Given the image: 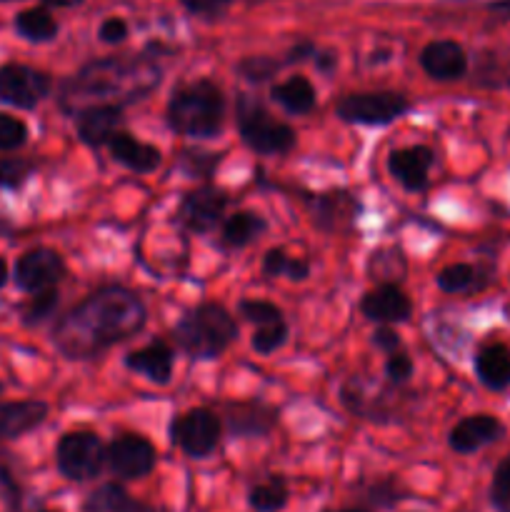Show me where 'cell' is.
Segmentation results:
<instances>
[{"mask_svg": "<svg viewBox=\"0 0 510 512\" xmlns=\"http://www.w3.org/2000/svg\"><path fill=\"white\" fill-rule=\"evenodd\" d=\"M40 512H50V510H40Z\"/></svg>", "mask_w": 510, "mask_h": 512, "instance_id": "54", "label": "cell"}, {"mask_svg": "<svg viewBox=\"0 0 510 512\" xmlns=\"http://www.w3.org/2000/svg\"><path fill=\"white\" fill-rule=\"evenodd\" d=\"M313 58L318 70H323V73H330V70L335 68V63H338V55H335L333 50H315Z\"/></svg>", "mask_w": 510, "mask_h": 512, "instance_id": "46", "label": "cell"}, {"mask_svg": "<svg viewBox=\"0 0 510 512\" xmlns=\"http://www.w3.org/2000/svg\"><path fill=\"white\" fill-rule=\"evenodd\" d=\"M225 425L235 438H263L278 425V410L250 400V403L225 405Z\"/></svg>", "mask_w": 510, "mask_h": 512, "instance_id": "14", "label": "cell"}, {"mask_svg": "<svg viewBox=\"0 0 510 512\" xmlns=\"http://www.w3.org/2000/svg\"><path fill=\"white\" fill-rule=\"evenodd\" d=\"M5 283H8V265H5V260L0 258V288H3Z\"/></svg>", "mask_w": 510, "mask_h": 512, "instance_id": "50", "label": "cell"}, {"mask_svg": "<svg viewBox=\"0 0 510 512\" xmlns=\"http://www.w3.org/2000/svg\"><path fill=\"white\" fill-rule=\"evenodd\" d=\"M410 110L405 95L393 93V90H375V93H353L345 95L335 105V115L345 123L368 125V128H383V125L395 123L400 115Z\"/></svg>", "mask_w": 510, "mask_h": 512, "instance_id": "7", "label": "cell"}, {"mask_svg": "<svg viewBox=\"0 0 510 512\" xmlns=\"http://www.w3.org/2000/svg\"><path fill=\"white\" fill-rule=\"evenodd\" d=\"M368 273L378 285H400L408 275V260L400 248H380L370 255Z\"/></svg>", "mask_w": 510, "mask_h": 512, "instance_id": "27", "label": "cell"}, {"mask_svg": "<svg viewBox=\"0 0 510 512\" xmlns=\"http://www.w3.org/2000/svg\"><path fill=\"white\" fill-rule=\"evenodd\" d=\"M0 498L5 500L10 512H18L20 508V485L8 470V465L0 463Z\"/></svg>", "mask_w": 510, "mask_h": 512, "instance_id": "41", "label": "cell"}, {"mask_svg": "<svg viewBox=\"0 0 510 512\" xmlns=\"http://www.w3.org/2000/svg\"><path fill=\"white\" fill-rule=\"evenodd\" d=\"M58 308V290L50 288L43 293H35L33 298L25 303L23 308V323L25 325H40L43 320H48L50 315Z\"/></svg>", "mask_w": 510, "mask_h": 512, "instance_id": "32", "label": "cell"}, {"mask_svg": "<svg viewBox=\"0 0 510 512\" xmlns=\"http://www.w3.org/2000/svg\"><path fill=\"white\" fill-rule=\"evenodd\" d=\"M158 463L153 443L143 435H123L108 445V458L105 465L115 478L123 480H143L148 478Z\"/></svg>", "mask_w": 510, "mask_h": 512, "instance_id": "11", "label": "cell"}, {"mask_svg": "<svg viewBox=\"0 0 510 512\" xmlns=\"http://www.w3.org/2000/svg\"><path fill=\"white\" fill-rule=\"evenodd\" d=\"M120 123H123V110L118 105H90V108L80 110L75 115V128H78L80 140L85 145H108L115 133H120Z\"/></svg>", "mask_w": 510, "mask_h": 512, "instance_id": "18", "label": "cell"}, {"mask_svg": "<svg viewBox=\"0 0 510 512\" xmlns=\"http://www.w3.org/2000/svg\"><path fill=\"white\" fill-rule=\"evenodd\" d=\"M125 365H128L133 373L145 375L150 383L168 385L170 375H173V350L165 343H150L145 348L135 350L125 358Z\"/></svg>", "mask_w": 510, "mask_h": 512, "instance_id": "22", "label": "cell"}, {"mask_svg": "<svg viewBox=\"0 0 510 512\" xmlns=\"http://www.w3.org/2000/svg\"><path fill=\"white\" fill-rule=\"evenodd\" d=\"M35 165L25 158H0V188H20Z\"/></svg>", "mask_w": 510, "mask_h": 512, "instance_id": "35", "label": "cell"}, {"mask_svg": "<svg viewBox=\"0 0 510 512\" xmlns=\"http://www.w3.org/2000/svg\"><path fill=\"white\" fill-rule=\"evenodd\" d=\"M53 80L43 70L30 65L8 63L0 68V100L15 108L33 110L43 98H48Z\"/></svg>", "mask_w": 510, "mask_h": 512, "instance_id": "9", "label": "cell"}, {"mask_svg": "<svg viewBox=\"0 0 510 512\" xmlns=\"http://www.w3.org/2000/svg\"><path fill=\"white\" fill-rule=\"evenodd\" d=\"M28 140V128L23 120L0 113V150H15Z\"/></svg>", "mask_w": 510, "mask_h": 512, "instance_id": "38", "label": "cell"}, {"mask_svg": "<svg viewBox=\"0 0 510 512\" xmlns=\"http://www.w3.org/2000/svg\"><path fill=\"white\" fill-rule=\"evenodd\" d=\"M475 373L490 390H505L510 385V350L503 343H490L475 355Z\"/></svg>", "mask_w": 510, "mask_h": 512, "instance_id": "23", "label": "cell"}, {"mask_svg": "<svg viewBox=\"0 0 510 512\" xmlns=\"http://www.w3.org/2000/svg\"><path fill=\"white\" fill-rule=\"evenodd\" d=\"M435 283H438L443 293H463V290H468L475 283V270L468 263L448 265V268H443L435 275Z\"/></svg>", "mask_w": 510, "mask_h": 512, "instance_id": "31", "label": "cell"}, {"mask_svg": "<svg viewBox=\"0 0 510 512\" xmlns=\"http://www.w3.org/2000/svg\"><path fill=\"white\" fill-rule=\"evenodd\" d=\"M270 98L283 105L290 115H308L315 108V88L305 75H293L283 83H275L270 88Z\"/></svg>", "mask_w": 510, "mask_h": 512, "instance_id": "25", "label": "cell"}, {"mask_svg": "<svg viewBox=\"0 0 510 512\" xmlns=\"http://www.w3.org/2000/svg\"><path fill=\"white\" fill-rule=\"evenodd\" d=\"M365 500L368 505H375V508H393L400 498V490L393 480H378V483H370L368 490H365Z\"/></svg>", "mask_w": 510, "mask_h": 512, "instance_id": "39", "label": "cell"}, {"mask_svg": "<svg viewBox=\"0 0 510 512\" xmlns=\"http://www.w3.org/2000/svg\"><path fill=\"white\" fill-rule=\"evenodd\" d=\"M285 340H288V325H285L283 320V323L260 325V328L253 333L250 345H253V350L258 355H270L278 348H283Z\"/></svg>", "mask_w": 510, "mask_h": 512, "instance_id": "34", "label": "cell"}, {"mask_svg": "<svg viewBox=\"0 0 510 512\" xmlns=\"http://www.w3.org/2000/svg\"><path fill=\"white\" fill-rule=\"evenodd\" d=\"M278 68L280 63H275L273 58H265V55H253V58H245L238 63V73L253 83H265L278 73Z\"/></svg>", "mask_w": 510, "mask_h": 512, "instance_id": "37", "label": "cell"}, {"mask_svg": "<svg viewBox=\"0 0 510 512\" xmlns=\"http://www.w3.org/2000/svg\"><path fill=\"white\" fill-rule=\"evenodd\" d=\"M240 318H245L248 323L260 325H273L283 323V313H280L278 305L268 303V300H240L238 303Z\"/></svg>", "mask_w": 510, "mask_h": 512, "instance_id": "33", "label": "cell"}, {"mask_svg": "<svg viewBox=\"0 0 510 512\" xmlns=\"http://www.w3.org/2000/svg\"><path fill=\"white\" fill-rule=\"evenodd\" d=\"M85 512H163L153 505H145L140 500L130 498L128 490L118 483H105L95 488L93 493L85 498Z\"/></svg>", "mask_w": 510, "mask_h": 512, "instance_id": "24", "label": "cell"}, {"mask_svg": "<svg viewBox=\"0 0 510 512\" xmlns=\"http://www.w3.org/2000/svg\"><path fill=\"white\" fill-rule=\"evenodd\" d=\"M230 198L225 190L215 185H203V188L190 190L178 208V223L190 233L205 235L218 228L225 218Z\"/></svg>", "mask_w": 510, "mask_h": 512, "instance_id": "10", "label": "cell"}, {"mask_svg": "<svg viewBox=\"0 0 510 512\" xmlns=\"http://www.w3.org/2000/svg\"><path fill=\"white\" fill-rule=\"evenodd\" d=\"M10 230V223H8V218H5L3 213H0V235H5Z\"/></svg>", "mask_w": 510, "mask_h": 512, "instance_id": "51", "label": "cell"}, {"mask_svg": "<svg viewBox=\"0 0 510 512\" xmlns=\"http://www.w3.org/2000/svg\"><path fill=\"white\" fill-rule=\"evenodd\" d=\"M220 155L215 153H200V150H185L183 153V163L188 165V173L193 175H210L213 173V168L218 165Z\"/></svg>", "mask_w": 510, "mask_h": 512, "instance_id": "40", "label": "cell"}, {"mask_svg": "<svg viewBox=\"0 0 510 512\" xmlns=\"http://www.w3.org/2000/svg\"><path fill=\"white\" fill-rule=\"evenodd\" d=\"M0 3H15V0H0Z\"/></svg>", "mask_w": 510, "mask_h": 512, "instance_id": "53", "label": "cell"}, {"mask_svg": "<svg viewBox=\"0 0 510 512\" xmlns=\"http://www.w3.org/2000/svg\"><path fill=\"white\" fill-rule=\"evenodd\" d=\"M373 345L378 350H383V353L393 355L400 350V335L393 328H378L373 333Z\"/></svg>", "mask_w": 510, "mask_h": 512, "instance_id": "45", "label": "cell"}, {"mask_svg": "<svg viewBox=\"0 0 510 512\" xmlns=\"http://www.w3.org/2000/svg\"><path fill=\"white\" fill-rule=\"evenodd\" d=\"M323 512H370L365 508H340V510H323Z\"/></svg>", "mask_w": 510, "mask_h": 512, "instance_id": "52", "label": "cell"}, {"mask_svg": "<svg viewBox=\"0 0 510 512\" xmlns=\"http://www.w3.org/2000/svg\"><path fill=\"white\" fill-rule=\"evenodd\" d=\"M48 418V405L43 400H20L0 403V440H15L30 433Z\"/></svg>", "mask_w": 510, "mask_h": 512, "instance_id": "20", "label": "cell"}, {"mask_svg": "<svg viewBox=\"0 0 510 512\" xmlns=\"http://www.w3.org/2000/svg\"><path fill=\"white\" fill-rule=\"evenodd\" d=\"M98 35L103 43H110V45L123 43V40L128 38V23H125L123 18H108L100 23Z\"/></svg>", "mask_w": 510, "mask_h": 512, "instance_id": "44", "label": "cell"}, {"mask_svg": "<svg viewBox=\"0 0 510 512\" xmlns=\"http://www.w3.org/2000/svg\"><path fill=\"white\" fill-rule=\"evenodd\" d=\"M183 8L193 15H203V18H215V15L225 13L233 0H180Z\"/></svg>", "mask_w": 510, "mask_h": 512, "instance_id": "42", "label": "cell"}, {"mask_svg": "<svg viewBox=\"0 0 510 512\" xmlns=\"http://www.w3.org/2000/svg\"><path fill=\"white\" fill-rule=\"evenodd\" d=\"M290 490L280 475H268V480L255 483L248 493V505L255 512H280L288 505Z\"/></svg>", "mask_w": 510, "mask_h": 512, "instance_id": "29", "label": "cell"}, {"mask_svg": "<svg viewBox=\"0 0 510 512\" xmlns=\"http://www.w3.org/2000/svg\"><path fill=\"white\" fill-rule=\"evenodd\" d=\"M148 310L138 293L120 285L95 290L53 328V345L68 360H90L143 330Z\"/></svg>", "mask_w": 510, "mask_h": 512, "instance_id": "1", "label": "cell"}, {"mask_svg": "<svg viewBox=\"0 0 510 512\" xmlns=\"http://www.w3.org/2000/svg\"><path fill=\"white\" fill-rule=\"evenodd\" d=\"M503 435V425L493 415H468L450 430V448L460 455H470Z\"/></svg>", "mask_w": 510, "mask_h": 512, "instance_id": "19", "label": "cell"}, {"mask_svg": "<svg viewBox=\"0 0 510 512\" xmlns=\"http://www.w3.org/2000/svg\"><path fill=\"white\" fill-rule=\"evenodd\" d=\"M435 163V155L428 145H410L393 150L388 158V170L405 190H423L428 185V173Z\"/></svg>", "mask_w": 510, "mask_h": 512, "instance_id": "16", "label": "cell"}, {"mask_svg": "<svg viewBox=\"0 0 510 512\" xmlns=\"http://www.w3.org/2000/svg\"><path fill=\"white\" fill-rule=\"evenodd\" d=\"M420 65L433 80L450 83V80H460L465 75L468 55H465L463 45L455 40H433L420 53Z\"/></svg>", "mask_w": 510, "mask_h": 512, "instance_id": "15", "label": "cell"}, {"mask_svg": "<svg viewBox=\"0 0 510 512\" xmlns=\"http://www.w3.org/2000/svg\"><path fill=\"white\" fill-rule=\"evenodd\" d=\"M263 273L268 278H283L288 275L290 280H305L310 275V265L300 258H288L283 248H273L263 258Z\"/></svg>", "mask_w": 510, "mask_h": 512, "instance_id": "30", "label": "cell"}, {"mask_svg": "<svg viewBox=\"0 0 510 512\" xmlns=\"http://www.w3.org/2000/svg\"><path fill=\"white\" fill-rule=\"evenodd\" d=\"M315 45H310V43H300V45H295L293 50H290L288 53V60H305V58H313L315 55Z\"/></svg>", "mask_w": 510, "mask_h": 512, "instance_id": "47", "label": "cell"}, {"mask_svg": "<svg viewBox=\"0 0 510 512\" xmlns=\"http://www.w3.org/2000/svg\"><path fill=\"white\" fill-rule=\"evenodd\" d=\"M160 83V68L145 58L108 55L85 63L60 85V105L75 115L90 105H123L143 100Z\"/></svg>", "mask_w": 510, "mask_h": 512, "instance_id": "2", "label": "cell"}, {"mask_svg": "<svg viewBox=\"0 0 510 512\" xmlns=\"http://www.w3.org/2000/svg\"><path fill=\"white\" fill-rule=\"evenodd\" d=\"M490 13L500 15V18H508L510 20V0H495V3L488 5Z\"/></svg>", "mask_w": 510, "mask_h": 512, "instance_id": "48", "label": "cell"}, {"mask_svg": "<svg viewBox=\"0 0 510 512\" xmlns=\"http://www.w3.org/2000/svg\"><path fill=\"white\" fill-rule=\"evenodd\" d=\"M105 458H108V448L98 435L88 430L65 433L55 448V465L60 475L73 483H88L98 478L105 468Z\"/></svg>", "mask_w": 510, "mask_h": 512, "instance_id": "6", "label": "cell"}, {"mask_svg": "<svg viewBox=\"0 0 510 512\" xmlns=\"http://www.w3.org/2000/svg\"><path fill=\"white\" fill-rule=\"evenodd\" d=\"M490 503L498 512H510V458H505L495 470L490 483Z\"/></svg>", "mask_w": 510, "mask_h": 512, "instance_id": "36", "label": "cell"}, {"mask_svg": "<svg viewBox=\"0 0 510 512\" xmlns=\"http://www.w3.org/2000/svg\"><path fill=\"white\" fill-rule=\"evenodd\" d=\"M170 443L188 458L203 460L220 445V415L208 408H193L170 423Z\"/></svg>", "mask_w": 510, "mask_h": 512, "instance_id": "8", "label": "cell"}, {"mask_svg": "<svg viewBox=\"0 0 510 512\" xmlns=\"http://www.w3.org/2000/svg\"><path fill=\"white\" fill-rule=\"evenodd\" d=\"M15 30L30 43H48L58 35V23L48 8H28L15 15Z\"/></svg>", "mask_w": 510, "mask_h": 512, "instance_id": "28", "label": "cell"}, {"mask_svg": "<svg viewBox=\"0 0 510 512\" xmlns=\"http://www.w3.org/2000/svg\"><path fill=\"white\" fill-rule=\"evenodd\" d=\"M65 263L55 250L35 248L28 250L18 258L15 265V283L25 293H43V290L55 288L63 280Z\"/></svg>", "mask_w": 510, "mask_h": 512, "instance_id": "13", "label": "cell"}, {"mask_svg": "<svg viewBox=\"0 0 510 512\" xmlns=\"http://www.w3.org/2000/svg\"><path fill=\"white\" fill-rule=\"evenodd\" d=\"M308 208L315 228L323 230V233L338 235L353 230L360 205L348 190H328V193L310 195Z\"/></svg>", "mask_w": 510, "mask_h": 512, "instance_id": "12", "label": "cell"}, {"mask_svg": "<svg viewBox=\"0 0 510 512\" xmlns=\"http://www.w3.org/2000/svg\"><path fill=\"white\" fill-rule=\"evenodd\" d=\"M238 130L250 150L258 155H285L295 148V130L268 113L260 100L243 95L238 103Z\"/></svg>", "mask_w": 510, "mask_h": 512, "instance_id": "5", "label": "cell"}, {"mask_svg": "<svg viewBox=\"0 0 510 512\" xmlns=\"http://www.w3.org/2000/svg\"><path fill=\"white\" fill-rule=\"evenodd\" d=\"M83 0H43V8H75Z\"/></svg>", "mask_w": 510, "mask_h": 512, "instance_id": "49", "label": "cell"}, {"mask_svg": "<svg viewBox=\"0 0 510 512\" xmlns=\"http://www.w3.org/2000/svg\"><path fill=\"white\" fill-rule=\"evenodd\" d=\"M265 228H268V223H265L263 215L253 213V210H238L223 220V243L228 248H245L260 233H265Z\"/></svg>", "mask_w": 510, "mask_h": 512, "instance_id": "26", "label": "cell"}, {"mask_svg": "<svg viewBox=\"0 0 510 512\" xmlns=\"http://www.w3.org/2000/svg\"><path fill=\"white\" fill-rule=\"evenodd\" d=\"M385 373H388V378L393 383H405L413 375V360L403 353H393L388 358V363H385Z\"/></svg>", "mask_w": 510, "mask_h": 512, "instance_id": "43", "label": "cell"}, {"mask_svg": "<svg viewBox=\"0 0 510 512\" xmlns=\"http://www.w3.org/2000/svg\"><path fill=\"white\" fill-rule=\"evenodd\" d=\"M360 310L368 320L375 323H405L410 318V305L408 295L400 290V285H378L375 290H368L360 300Z\"/></svg>", "mask_w": 510, "mask_h": 512, "instance_id": "17", "label": "cell"}, {"mask_svg": "<svg viewBox=\"0 0 510 512\" xmlns=\"http://www.w3.org/2000/svg\"><path fill=\"white\" fill-rule=\"evenodd\" d=\"M175 345L193 360H213L238 338V323L218 303H200L183 313L173 328Z\"/></svg>", "mask_w": 510, "mask_h": 512, "instance_id": "4", "label": "cell"}, {"mask_svg": "<svg viewBox=\"0 0 510 512\" xmlns=\"http://www.w3.org/2000/svg\"><path fill=\"white\" fill-rule=\"evenodd\" d=\"M110 155L118 160L120 165H125L133 173H153L155 168L160 165V150L155 145L143 143V140L133 138L130 133H115L108 143Z\"/></svg>", "mask_w": 510, "mask_h": 512, "instance_id": "21", "label": "cell"}, {"mask_svg": "<svg viewBox=\"0 0 510 512\" xmlns=\"http://www.w3.org/2000/svg\"><path fill=\"white\" fill-rule=\"evenodd\" d=\"M225 95L213 80H195L173 90L168 125L185 138H215L223 130Z\"/></svg>", "mask_w": 510, "mask_h": 512, "instance_id": "3", "label": "cell"}]
</instances>
